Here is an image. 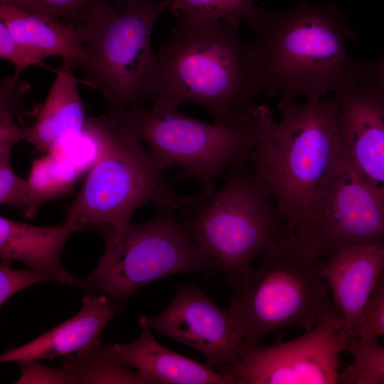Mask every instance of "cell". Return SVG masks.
I'll list each match as a JSON object with an SVG mask.
<instances>
[{"instance_id":"6da1fadb","label":"cell","mask_w":384,"mask_h":384,"mask_svg":"<svg viewBox=\"0 0 384 384\" xmlns=\"http://www.w3.org/2000/svg\"><path fill=\"white\" fill-rule=\"evenodd\" d=\"M247 23L257 94L321 100L365 77L347 51L358 35L331 1L298 0L284 11L256 6Z\"/></svg>"},{"instance_id":"7a4b0ae2","label":"cell","mask_w":384,"mask_h":384,"mask_svg":"<svg viewBox=\"0 0 384 384\" xmlns=\"http://www.w3.org/2000/svg\"><path fill=\"white\" fill-rule=\"evenodd\" d=\"M239 28L226 23H177L156 52L149 101L200 105L218 124L255 120L254 65Z\"/></svg>"},{"instance_id":"3957f363","label":"cell","mask_w":384,"mask_h":384,"mask_svg":"<svg viewBox=\"0 0 384 384\" xmlns=\"http://www.w3.org/2000/svg\"><path fill=\"white\" fill-rule=\"evenodd\" d=\"M278 109L276 120L268 106L260 105L248 163L292 234L309 225L316 198L343 146L332 97L303 104L280 97Z\"/></svg>"},{"instance_id":"277c9868","label":"cell","mask_w":384,"mask_h":384,"mask_svg":"<svg viewBox=\"0 0 384 384\" xmlns=\"http://www.w3.org/2000/svg\"><path fill=\"white\" fill-rule=\"evenodd\" d=\"M228 169L219 189L185 196L178 218L206 257L235 288L252 262L291 235L269 191L247 166Z\"/></svg>"},{"instance_id":"5b68a950","label":"cell","mask_w":384,"mask_h":384,"mask_svg":"<svg viewBox=\"0 0 384 384\" xmlns=\"http://www.w3.org/2000/svg\"><path fill=\"white\" fill-rule=\"evenodd\" d=\"M308 235L299 231L272 247L235 287L227 307L242 353L265 336L297 327L310 330L332 305Z\"/></svg>"},{"instance_id":"8992f818","label":"cell","mask_w":384,"mask_h":384,"mask_svg":"<svg viewBox=\"0 0 384 384\" xmlns=\"http://www.w3.org/2000/svg\"><path fill=\"white\" fill-rule=\"evenodd\" d=\"M83 136L95 147L84 183L68 206V217L87 227L108 225L118 231L144 205L178 210L185 196L161 174L151 152L107 113L89 116Z\"/></svg>"},{"instance_id":"52a82bcc","label":"cell","mask_w":384,"mask_h":384,"mask_svg":"<svg viewBox=\"0 0 384 384\" xmlns=\"http://www.w3.org/2000/svg\"><path fill=\"white\" fill-rule=\"evenodd\" d=\"M171 1L130 0L117 6L100 0L82 24L87 61L80 85L102 95L109 115L116 117L150 100L156 67L151 34Z\"/></svg>"},{"instance_id":"ba28073f","label":"cell","mask_w":384,"mask_h":384,"mask_svg":"<svg viewBox=\"0 0 384 384\" xmlns=\"http://www.w3.org/2000/svg\"><path fill=\"white\" fill-rule=\"evenodd\" d=\"M150 108L132 107L115 118L140 142L146 144L161 169L177 166L201 186L206 197L233 166L249 161L258 136L255 120L237 125L208 123L183 113L178 105L154 101Z\"/></svg>"},{"instance_id":"9c48e42d","label":"cell","mask_w":384,"mask_h":384,"mask_svg":"<svg viewBox=\"0 0 384 384\" xmlns=\"http://www.w3.org/2000/svg\"><path fill=\"white\" fill-rule=\"evenodd\" d=\"M150 220L117 230L97 226L105 250L93 272L82 281L108 299L122 304L142 287L184 272L206 275L217 270L200 249L174 208L159 209Z\"/></svg>"},{"instance_id":"30bf717a","label":"cell","mask_w":384,"mask_h":384,"mask_svg":"<svg viewBox=\"0 0 384 384\" xmlns=\"http://www.w3.org/2000/svg\"><path fill=\"white\" fill-rule=\"evenodd\" d=\"M304 231L318 258L358 245L384 247V199L354 168L344 149L319 191Z\"/></svg>"},{"instance_id":"8fae6325","label":"cell","mask_w":384,"mask_h":384,"mask_svg":"<svg viewBox=\"0 0 384 384\" xmlns=\"http://www.w3.org/2000/svg\"><path fill=\"white\" fill-rule=\"evenodd\" d=\"M332 305L303 335L270 346L244 351L239 363L221 366L236 384H336L347 337Z\"/></svg>"},{"instance_id":"7c38bea8","label":"cell","mask_w":384,"mask_h":384,"mask_svg":"<svg viewBox=\"0 0 384 384\" xmlns=\"http://www.w3.org/2000/svg\"><path fill=\"white\" fill-rule=\"evenodd\" d=\"M138 321L143 329L197 350L212 368L240 360L242 339L228 308L218 306L196 284H178L174 299L161 312L142 316Z\"/></svg>"},{"instance_id":"4fadbf2b","label":"cell","mask_w":384,"mask_h":384,"mask_svg":"<svg viewBox=\"0 0 384 384\" xmlns=\"http://www.w3.org/2000/svg\"><path fill=\"white\" fill-rule=\"evenodd\" d=\"M332 97L345 153L384 199V91L363 77Z\"/></svg>"},{"instance_id":"5bb4252c","label":"cell","mask_w":384,"mask_h":384,"mask_svg":"<svg viewBox=\"0 0 384 384\" xmlns=\"http://www.w3.org/2000/svg\"><path fill=\"white\" fill-rule=\"evenodd\" d=\"M383 269L384 247L375 245L346 248L319 263L346 337L358 338L363 311Z\"/></svg>"},{"instance_id":"9a60e30c","label":"cell","mask_w":384,"mask_h":384,"mask_svg":"<svg viewBox=\"0 0 384 384\" xmlns=\"http://www.w3.org/2000/svg\"><path fill=\"white\" fill-rule=\"evenodd\" d=\"M87 226L68 217L60 225L39 226L4 216L0 217L1 263L9 265L12 260L24 263L28 268L55 275L63 285L82 286L61 265L60 254L68 238Z\"/></svg>"},{"instance_id":"2e32d148","label":"cell","mask_w":384,"mask_h":384,"mask_svg":"<svg viewBox=\"0 0 384 384\" xmlns=\"http://www.w3.org/2000/svg\"><path fill=\"white\" fill-rule=\"evenodd\" d=\"M115 311L105 295H86L72 318L23 346L1 355L0 362L52 359L75 353L99 338Z\"/></svg>"},{"instance_id":"e0dca14e","label":"cell","mask_w":384,"mask_h":384,"mask_svg":"<svg viewBox=\"0 0 384 384\" xmlns=\"http://www.w3.org/2000/svg\"><path fill=\"white\" fill-rule=\"evenodd\" d=\"M73 67L61 62L55 78L26 139L36 150L54 151L65 138L83 136L87 119Z\"/></svg>"},{"instance_id":"ac0fdd59","label":"cell","mask_w":384,"mask_h":384,"mask_svg":"<svg viewBox=\"0 0 384 384\" xmlns=\"http://www.w3.org/2000/svg\"><path fill=\"white\" fill-rule=\"evenodd\" d=\"M113 348L149 384H236L231 375L215 372L206 364L161 345L146 329L134 341L114 344Z\"/></svg>"},{"instance_id":"d6986e66","label":"cell","mask_w":384,"mask_h":384,"mask_svg":"<svg viewBox=\"0 0 384 384\" xmlns=\"http://www.w3.org/2000/svg\"><path fill=\"white\" fill-rule=\"evenodd\" d=\"M0 20L13 37L41 58L59 57L81 70L87 61L82 26L66 24L0 0Z\"/></svg>"},{"instance_id":"ffe728a7","label":"cell","mask_w":384,"mask_h":384,"mask_svg":"<svg viewBox=\"0 0 384 384\" xmlns=\"http://www.w3.org/2000/svg\"><path fill=\"white\" fill-rule=\"evenodd\" d=\"M61 363L77 384H149L139 371L121 360L113 345L100 338L83 350L63 356Z\"/></svg>"},{"instance_id":"44dd1931","label":"cell","mask_w":384,"mask_h":384,"mask_svg":"<svg viewBox=\"0 0 384 384\" xmlns=\"http://www.w3.org/2000/svg\"><path fill=\"white\" fill-rule=\"evenodd\" d=\"M80 169L54 151L46 153L31 165L25 218H33L46 201L68 193L74 186Z\"/></svg>"},{"instance_id":"7402d4cb","label":"cell","mask_w":384,"mask_h":384,"mask_svg":"<svg viewBox=\"0 0 384 384\" xmlns=\"http://www.w3.org/2000/svg\"><path fill=\"white\" fill-rule=\"evenodd\" d=\"M255 0H172L170 8L181 24L226 23L240 26L256 7Z\"/></svg>"},{"instance_id":"603a6c76","label":"cell","mask_w":384,"mask_h":384,"mask_svg":"<svg viewBox=\"0 0 384 384\" xmlns=\"http://www.w3.org/2000/svg\"><path fill=\"white\" fill-rule=\"evenodd\" d=\"M353 361L339 373L338 383L384 384V348L376 339L347 338Z\"/></svg>"},{"instance_id":"cb8c5ba5","label":"cell","mask_w":384,"mask_h":384,"mask_svg":"<svg viewBox=\"0 0 384 384\" xmlns=\"http://www.w3.org/2000/svg\"><path fill=\"white\" fill-rule=\"evenodd\" d=\"M24 11L60 23L82 26L100 0H4Z\"/></svg>"},{"instance_id":"d4e9b609","label":"cell","mask_w":384,"mask_h":384,"mask_svg":"<svg viewBox=\"0 0 384 384\" xmlns=\"http://www.w3.org/2000/svg\"><path fill=\"white\" fill-rule=\"evenodd\" d=\"M0 58L12 63L13 75L16 77H21L25 70L33 65L48 70H56L48 66L45 60L18 42L1 20H0Z\"/></svg>"},{"instance_id":"484cf974","label":"cell","mask_w":384,"mask_h":384,"mask_svg":"<svg viewBox=\"0 0 384 384\" xmlns=\"http://www.w3.org/2000/svg\"><path fill=\"white\" fill-rule=\"evenodd\" d=\"M28 180L19 177L11 164V154H0V204L14 206L22 211L27 203Z\"/></svg>"},{"instance_id":"4316f807","label":"cell","mask_w":384,"mask_h":384,"mask_svg":"<svg viewBox=\"0 0 384 384\" xmlns=\"http://www.w3.org/2000/svg\"><path fill=\"white\" fill-rule=\"evenodd\" d=\"M56 280L58 278L50 273L31 268L16 270L1 263L0 265V305L16 292L36 283Z\"/></svg>"},{"instance_id":"83f0119b","label":"cell","mask_w":384,"mask_h":384,"mask_svg":"<svg viewBox=\"0 0 384 384\" xmlns=\"http://www.w3.org/2000/svg\"><path fill=\"white\" fill-rule=\"evenodd\" d=\"M384 336V269L363 313L358 338L376 339Z\"/></svg>"},{"instance_id":"f1b7e54d","label":"cell","mask_w":384,"mask_h":384,"mask_svg":"<svg viewBox=\"0 0 384 384\" xmlns=\"http://www.w3.org/2000/svg\"><path fill=\"white\" fill-rule=\"evenodd\" d=\"M36 360H23L17 362L21 369L20 378L15 384L49 383L75 384L73 376L63 367L51 368L43 366Z\"/></svg>"},{"instance_id":"f546056e","label":"cell","mask_w":384,"mask_h":384,"mask_svg":"<svg viewBox=\"0 0 384 384\" xmlns=\"http://www.w3.org/2000/svg\"><path fill=\"white\" fill-rule=\"evenodd\" d=\"M30 90L27 82L21 77L12 75L5 78L0 87V112L13 115L18 122L26 124L23 117L26 113L22 103V97Z\"/></svg>"},{"instance_id":"4dcf8cb0","label":"cell","mask_w":384,"mask_h":384,"mask_svg":"<svg viewBox=\"0 0 384 384\" xmlns=\"http://www.w3.org/2000/svg\"><path fill=\"white\" fill-rule=\"evenodd\" d=\"M16 120L11 114L0 112V154H11L16 144L21 139L26 141L31 133L32 126Z\"/></svg>"},{"instance_id":"1f68e13d","label":"cell","mask_w":384,"mask_h":384,"mask_svg":"<svg viewBox=\"0 0 384 384\" xmlns=\"http://www.w3.org/2000/svg\"><path fill=\"white\" fill-rule=\"evenodd\" d=\"M365 77L375 82L384 91V55L373 61L363 63Z\"/></svg>"},{"instance_id":"d6a6232c","label":"cell","mask_w":384,"mask_h":384,"mask_svg":"<svg viewBox=\"0 0 384 384\" xmlns=\"http://www.w3.org/2000/svg\"><path fill=\"white\" fill-rule=\"evenodd\" d=\"M130 0H112V3L116 5L117 6H121L127 1H129Z\"/></svg>"}]
</instances>
